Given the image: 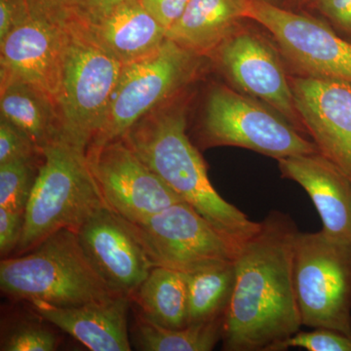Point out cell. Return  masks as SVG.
<instances>
[{
    "label": "cell",
    "mask_w": 351,
    "mask_h": 351,
    "mask_svg": "<svg viewBox=\"0 0 351 351\" xmlns=\"http://www.w3.org/2000/svg\"><path fill=\"white\" fill-rule=\"evenodd\" d=\"M41 162L18 160L0 164V207L25 213Z\"/></svg>",
    "instance_id": "cb8c5ba5"
},
{
    "label": "cell",
    "mask_w": 351,
    "mask_h": 351,
    "mask_svg": "<svg viewBox=\"0 0 351 351\" xmlns=\"http://www.w3.org/2000/svg\"><path fill=\"white\" fill-rule=\"evenodd\" d=\"M58 348L54 332L36 324L19 325L1 339V351H53Z\"/></svg>",
    "instance_id": "83f0119b"
},
{
    "label": "cell",
    "mask_w": 351,
    "mask_h": 351,
    "mask_svg": "<svg viewBox=\"0 0 351 351\" xmlns=\"http://www.w3.org/2000/svg\"><path fill=\"white\" fill-rule=\"evenodd\" d=\"M127 0H84L86 25L95 24Z\"/></svg>",
    "instance_id": "d6a6232c"
},
{
    "label": "cell",
    "mask_w": 351,
    "mask_h": 351,
    "mask_svg": "<svg viewBox=\"0 0 351 351\" xmlns=\"http://www.w3.org/2000/svg\"><path fill=\"white\" fill-rule=\"evenodd\" d=\"M188 326L225 317L235 284L234 262L186 274Z\"/></svg>",
    "instance_id": "7402d4cb"
},
{
    "label": "cell",
    "mask_w": 351,
    "mask_h": 351,
    "mask_svg": "<svg viewBox=\"0 0 351 351\" xmlns=\"http://www.w3.org/2000/svg\"><path fill=\"white\" fill-rule=\"evenodd\" d=\"M129 223L154 267L193 274L234 262L239 252L184 201L171 205L145 223Z\"/></svg>",
    "instance_id": "9c48e42d"
},
{
    "label": "cell",
    "mask_w": 351,
    "mask_h": 351,
    "mask_svg": "<svg viewBox=\"0 0 351 351\" xmlns=\"http://www.w3.org/2000/svg\"><path fill=\"white\" fill-rule=\"evenodd\" d=\"M298 232L290 215L274 210L240 247L223 318V350L278 351L283 341L301 331L293 278Z\"/></svg>",
    "instance_id": "6da1fadb"
},
{
    "label": "cell",
    "mask_w": 351,
    "mask_h": 351,
    "mask_svg": "<svg viewBox=\"0 0 351 351\" xmlns=\"http://www.w3.org/2000/svg\"><path fill=\"white\" fill-rule=\"evenodd\" d=\"M298 1H300V2H306V1H307V0H298Z\"/></svg>",
    "instance_id": "e575fe53"
},
{
    "label": "cell",
    "mask_w": 351,
    "mask_h": 351,
    "mask_svg": "<svg viewBox=\"0 0 351 351\" xmlns=\"http://www.w3.org/2000/svg\"><path fill=\"white\" fill-rule=\"evenodd\" d=\"M1 117L24 131L43 152L62 141L57 101L38 88L12 83L0 89Z\"/></svg>",
    "instance_id": "ffe728a7"
},
{
    "label": "cell",
    "mask_w": 351,
    "mask_h": 351,
    "mask_svg": "<svg viewBox=\"0 0 351 351\" xmlns=\"http://www.w3.org/2000/svg\"><path fill=\"white\" fill-rule=\"evenodd\" d=\"M290 348L308 351H351V335L327 328H315L311 332L299 331L283 341L278 351Z\"/></svg>",
    "instance_id": "4316f807"
},
{
    "label": "cell",
    "mask_w": 351,
    "mask_h": 351,
    "mask_svg": "<svg viewBox=\"0 0 351 351\" xmlns=\"http://www.w3.org/2000/svg\"><path fill=\"white\" fill-rule=\"evenodd\" d=\"M246 19L271 34L300 75L351 83V43L324 23L261 0H250Z\"/></svg>",
    "instance_id": "30bf717a"
},
{
    "label": "cell",
    "mask_w": 351,
    "mask_h": 351,
    "mask_svg": "<svg viewBox=\"0 0 351 351\" xmlns=\"http://www.w3.org/2000/svg\"><path fill=\"white\" fill-rule=\"evenodd\" d=\"M131 301L138 313L168 329L188 326V283L184 272L154 267L141 284Z\"/></svg>",
    "instance_id": "44dd1931"
},
{
    "label": "cell",
    "mask_w": 351,
    "mask_h": 351,
    "mask_svg": "<svg viewBox=\"0 0 351 351\" xmlns=\"http://www.w3.org/2000/svg\"><path fill=\"white\" fill-rule=\"evenodd\" d=\"M316 10L351 34V0H313Z\"/></svg>",
    "instance_id": "1f68e13d"
},
{
    "label": "cell",
    "mask_w": 351,
    "mask_h": 351,
    "mask_svg": "<svg viewBox=\"0 0 351 351\" xmlns=\"http://www.w3.org/2000/svg\"><path fill=\"white\" fill-rule=\"evenodd\" d=\"M203 59L166 38L149 56L124 64L88 151L119 140L145 114L186 91L199 75Z\"/></svg>",
    "instance_id": "52a82bcc"
},
{
    "label": "cell",
    "mask_w": 351,
    "mask_h": 351,
    "mask_svg": "<svg viewBox=\"0 0 351 351\" xmlns=\"http://www.w3.org/2000/svg\"><path fill=\"white\" fill-rule=\"evenodd\" d=\"M197 141L203 149L242 147L276 160L319 152L313 140L280 113L223 84L209 90Z\"/></svg>",
    "instance_id": "5b68a950"
},
{
    "label": "cell",
    "mask_w": 351,
    "mask_h": 351,
    "mask_svg": "<svg viewBox=\"0 0 351 351\" xmlns=\"http://www.w3.org/2000/svg\"><path fill=\"white\" fill-rule=\"evenodd\" d=\"M210 58L237 90L280 113L306 134L282 60L263 36L239 27Z\"/></svg>",
    "instance_id": "7c38bea8"
},
{
    "label": "cell",
    "mask_w": 351,
    "mask_h": 351,
    "mask_svg": "<svg viewBox=\"0 0 351 351\" xmlns=\"http://www.w3.org/2000/svg\"><path fill=\"white\" fill-rule=\"evenodd\" d=\"M250 0H189L166 38L198 56L210 58L246 19Z\"/></svg>",
    "instance_id": "d6986e66"
},
{
    "label": "cell",
    "mask_w": 351,
    "mask_h": 351,
    "mask_svg": "<svg viewBox=\"0 0 351 351\" xmlns=\"http://www.w3.org/2000/svg\"><path fill=\"white\" fill-rule=\"evenodd\" d=\"M285 179L306 191L322 221V232L351 245V180L319 152L279 159Z\"/></svg>",
    "instance_id": "2e32d148"
},
{
    "label": "cell",
    "mask_w": 351,
    "mask_h": 351,
    "mask_svg": "<svg viewBox=\"0 0 351 351\" xmlns=\"http://www.w3.org/2000/svg\"><path fill=\"white\" fill-rule=\"evenodd\" d=\"M32 19L68 29L84 25V0H27Z\"/></svg>",
    "instance_id": "d4e9b609"
},
{
    "label": "cell",
    "mask_w": 351,
    "mask_h": 351,
    "mask_svg": "<svg viewBox=\"0 0 351 351\" xmlns=\"http://www.w3.org/2000/svg\"><path fill=\"white\" fill-rule=\"evenodd\" d=\"M166 31L181 17L189 0H138Z\"/></svg>",
    "instance_id": "4dcf8cb0"
},
{
    "label": "cell",
    "mask_w": 351,
    "mask_h": 351,
    "mask_svg": "<svg viewBox=\"0 0 351 351\" xmlns=\"http://www.w3.org/2000/svg\"><path fill=\"white\" fill-rule=\"evenodd\" d=\"M293 278L302 326L351 335V245L322 230L298 232Z\"/></svg>",
    "instance_id": "ba28073f"
},
{
    "label": "cell",
    "mask_w": 351,
    "mask_h": 351,
    "mask_svg": "<svg viewBox=\"0 0 351 351\" xmlns=\"http://www.w3.org/2000/svg\"><path fill=\"white\" fill-rule=\"evenodd\" d=\"M223 318L189 325L182 329H168L136 315L133 341L136 348L145 351H210L223 337Z\"/></svg>",
    "instance_id": "603a6c76"
},
{
    "label": "cell",
    "mask_w": 351,
    "mask_h": 351,
    "mask_svg": "<svg viewBox=\"0 0 351 351\" xmlns=\"http://www.w3.org/2000/svg\"><path fill=\"white\" fill-rule=\"evenodd\" d=\"M86 27L95 40L123 66L156 52L167 34L138 0H127Z\"/></svg>",
    "instance_id": "ac0fdd59"
},
{
    "label": "cell",
    "mask_w": 351,
    "mask_h": 351,
    "mask_svg": "<svg viewBox=\"0 0 351 351\" xmlns=\"http://www.w3.org/2000/svg\"><path fill=\"white\" fill-rule=\"evenodd\" d=\"M261 1L267 2V3L274 4V5L283 7L286 0H261Z\"/></svg>",
    "instance_id": "836d02e7"
},
{
    "label": "cell",
    "mask_w": 351,
    "mask_h": 351,
    "mask_svg": "<svg viewBox=\"0 0 351 351\" xmlns=\"http://www.w3.org/2000/svg\"><path fill=\"white\" fill-rule=\"evenodd\" d=\"M290 82L304 132L351 180V83L306 75Z\"/></svg>",
    "instance_id": "4fadbf2b"
},
{
    "label": "cell",
    "mask_w": 351,
    "mask_h": 351,
    "mask_svg": "<svg viewBox=\"0 0 351 351\" xmlns=\"http://www.w3.org/2000/svg\"><path fill=\"white\" fill-rule=\"evenodd\" d=\"M86 156L107 206L132 223L182 201L122 138L90 149Z\"/></svg>",
    "instance_id": "8fae6325"
},
{
    "label": "cell",
    "mask_w": 351,
    "mask_h": 351,
    "mask_svg": "<svg viewBox=\"0 0 351 351\" xmlns=\"http://www.w3.org/2000/svg\"><path fill=\"white\" fill-rule=\"evenodd\" d=\"M131 298L117 295L82 306L32 304L43 319L93 351H130L128 311Z\"/></svg>",
    "instance_id": "e0dca14e"
},
{
    "label": "cell",
    "mask_w": 351,
    "mask_h": 351,
    "mask_svg": "<svg viewBox=\"0 0 351 351\" xmlns=\"http://www.w3.org/2000/svg\"><path fill=\"white\" fill-rule=\"evenodd\" d=\"M31 19L27 0H0V41Z\"/></svg>",
    "instance_id": "f546056e"
},
{
    "label": "cell",
    "mask_w": 351,
    "mask_h": 351,
    "mask_svg": "<svg viewBox=\"0 0 351 351\" xmlns=\"http://www.w3.org/2000/svg\"><path fill=\"white\" fill-rule=\"evenodd\" d=\"M0 288L15 301L58 307L82 306L120 295L94 269L75 230L68 228L27 253L2 260Z\"/></svg>",
    "instance_id": "3957f363"
},
{
    "label": "cell",
    "mask_w": 351,
    "mask_h": 351,
    "mask_svg": "<svg viewBox=\"0 0 351 351\" xmlns=\"http://www.w3.org/2000/svg\"><path fill=\"white\" fill-rule=\"evenodd\" d=\"M186 91L145 114L122 136L134 152L182 201L239 250L260 223L217 193L199 149L188 134Z\"/></svg>",
    "instance_id": "7a4b0ae2"
},
{
    "label": "cell",
    "mask_w": 351,
    "mask_h": 351,
    "mask_svg": "<svg viewBox=\"0 0 351 351\" xmlns=\"http://www.w3.org/2000/svg\"><path fill=\"white\" fill-rule=\"evenodd\" d=\"M57 105L62 141L86 154L106 114L123 64L104 49L86 25L68 27Z\"/></svg>",
    "instance_id": "8992f818"
},
{
    "label": "cell",
    "mask_w": 351,
    "mask_h": 351,
    "mask_svg": "<svg viewBox=\"0 0 351 351\" xmlns=\"http://www.w3.org/2000/svg\"><path fill=\"white\" fill-rule=\"evenodd\" d=\"M107 206L86 154L60 141L43 149V159L25 211L17 255H23L60 230H77Z\"/></svg>",
    "instance_id": "277c9868"
},
{
    "label": "cell",
    "mask_w": 351,
    "mask_h": 351,
    "mask_svg": "<svg viewBox=\"0 0 351 351\" xmlns=\"http://www.w3.org/2000/svg\"><path fill=\"white\" fill-rule=\"evenodd\" d=\"M24 225L25 213L0 207V254L2 257H8L11 252L18 248Z\"/></svg>",
    "instance_id": "f1b7e54d"
},
{
    "label": "cell",
    "mask_w": 351,
    "mask_h": 351,
    "mask_svg": "<svg viewBox=\"0 0 351 351\" xmlns=\"http://www.w3.org/2000/svg\"><path fill=\"white\" fill-rule=\"evenodd\" d=\"M68 29L31 19L0 41V88L25 83L57 101Z\"/></svg>",
    "instance_id": "9a60e30c"
},
{
    "label": "cell",
    "mask_w": 351,
    "mask_h": 351,
    "mask_svg": "<svg viewBox=\"0 0 351 351\" xmlns=\"http://www.w3.org/2000/svg\"><path fill=\"white\" fill-rule=\"evenodd\" d=\"M43 158V152L24 131L0 117V164Z\"/></svg>",
    "instance_id": "484cf974"
},
{
    "label": "cell",
    "mask_w": 351,
    "mask_h": 351,
    "mask_svg": "<svg viewBox=\"0 0 351 351\" xmlns=\"http://www.w3.org/2000/svg\"><path fill=\"white\" fill-rule=\"evenodd\" d=\"M76 233L94 269L117 294L131 298L154 267L129 221L108 206L97 210Z\"/></svg>",
    "instance_id": "5bb4252c"
}]
</instances>
